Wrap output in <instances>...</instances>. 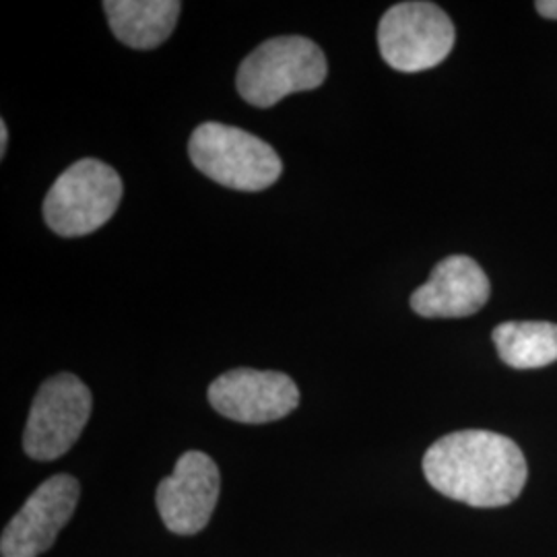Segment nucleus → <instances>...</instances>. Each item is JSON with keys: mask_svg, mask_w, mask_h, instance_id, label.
<instances>
[{"mask_svg": "<svg viewBox=\"0 0 557 557\" xmlns=\"http://www.w3.org/2000/svg\"><path fill=\"white\" fill-rule=\"evenodd\" d=\"M423 473L442 496L473 508L512 504L529 478L517 442L487 430H462L434 442Z\"/></svg>", "mask_w": 557, "mask_h": 557, "instance_id": "f257e3e1", "label": "nucleus"}, {"mask_svg": "<svg viewBox=\"0 0 557 557\" xmlns=\"http://www.w3.org/2000/svg\"><path fill=\"white\" fill-rule=\"evenodd\" d=\"M329 64L319 46L301 36L262 41L239 64L236 87L242 100L257 108L275 103L299 91H312L326 81Z\"/></svg>", "mask_w": 557, "mask_h": 557, "instance_id": "f03ea898", "label": "nucleus"}, {"mask_svg": "<svg viewBox=\"0 0 557 557\" xmlns=\"http://www.w3.org/2000/svg\"><path fill=\"white\" fill-rule=\"evenodd\" d=\"M188 153L207 178L242 193H260L283 172L281 158L269 143L221 122L197 126L188 140Z\"/></svg>", "mask_w": 557, "mask_h": 557, "instance_id": "7ed1b4c3", "label": "nucleus"}, {"mask_svg": "<svg viewBox=\"0 0 557 557\" xmlns=\"http://www.w3.org/2000/svg\"><path fill=\"white\" fill-rule=\"evenodd\" d=\"M119 172L94 158L73 163L44 199V220L62 238L94 234L114 218L122 200Z\"/></svg>", "mask_w": 557, "mask_h": 557, "instance_id": "20e7f679", "label": "nucleus"}, {"mask_svg": "<svg viewBox=\"0 0 557 557\" xmlns=\"http://www.w3.org/2000/svg\"><path fill=\"white\" fill-rule=\"evenodd\" d=\"M455 40L453 21L434 2H400L380 20V54L400 73L438 66L453 52Z\"/></svg>", "mask_w": 557, "mask_h": 557, "instance_id": "39448f33", "label": "nucleus"}, {"mask_svg": "<svg viewBox=\"0 0 557 557\" xmlns=\"http://www.w3.org/2000/svg\"><path fill=\"white\" fill-rule=\"evenodd\" d=\"M91 393L73 374L46 380L32 403L23 450L36 460L66 455L91 416Z\"/></svg>", "mask_w": 557, "mask_h": 557, "instance_id": "423d86ee", "label": "nucleus"}, {"mask_svg": "<svg viewBox=\"0 0 557 557\" xmlns=\"http://www.w3.org/2000/svg\"><path fill=\"white\" fill-rule=\"evenodd\" d=\"M79 502V481L71 475H54L21 506L0 539L2 557H38L48 552L60 529L75 515Z\"/></svg>", "mask_w": 557, "mask_h": 557, "instance_id": "0eeeda50", "label": "nucleus"}, {"mask_svg": "<svg viewBox=\"0 0 557 557\" xmlns=\"http://www.w3.org/2000/svg\"><path fill=\"white\" fill-rule=\"evenodd\" d=\"M221 478L215 460L199 450L184 453L156 494L165 527L176 535H197L209 522L220 498Z\"/></svg>", "mask_w": 557, "mask_h": 557, "instance_id": "6e6552de", "label": "nucleus"}, {"mask_svg": "<svg viewBox=\"0 0 557 557\" xmlns=\"http://www.w3.org/2000/svg\"><path fill=\"white\" fill-rule=\"evenodd\" d=\"M209 400L223 418L239 423H269L298 407L299 391L287 374L238 368L213 380Z\"/></svg>", "mask_w": 557, "mask_h": 557, "instance_id": "1a4fd4ad", "label": "nucleus"}, {"mask_svg": "<svg viewBox=\"0 0 557 557\" xmlns=\"http://www.w3.org/2000/svg\"><path fill=\"white\" fill-rule=\"evenodd\" d=\"M490 294V278L478 262L455 255L440 260L428 283L413 292L411 308L423 319H465L479 312Z\"/></svg>", "mask_w": 557, "mask_h": 557, "instance_id": "9d476101", "label": "nucleus"}, {"mask_svg": "<svg viewBox=\"0 0 557 557\" xmlns=\"http://www.w3.org/2000/svg\"><path fill=\"white\" fill-rule=\"evenodd\" d=\"M108 23L124 46L151 50L168 40L178 23V0H106Z\"/></svg>", "mask_w": 557, "mask_h": 557, "instance_id": "9b49d317", "label": "nucleus"}, {"mask_svg": "<svg viewBox=\"0 0 557 557\" xmlns=\"http://www.w3.org/2000/svg\"><path fill=\"white\" fill-rule=\"evenodd\" d=\"M492 338L499 359L515 370H535L557 361L554 322H502Z\"/></svg>", "mask_w": 557, "mask_h": 557, "instance_id": "f8f14e48", "label": "nucleus"}, {"mask_svg": "<svg viewBox=\"0 0 557 557\" xmlns=\"http://www.w3.org/2000/svg\"><path fill=\"white\" fill-rule=\"evenodd\" d=\"M539 15L547 20H557V0H541L535 4Z\"/></svg>", "mask_w": 557, "mask_h": 557, "instance_id": "ddd939ff", "label": "nucleus"}, {"mask_svg": "<svg viewBox=\"0 0 557 557\" xmlns=\"http://www.w3.org/2000/svg\"><path fill=\"white\" fill-rule=\"evenodd\" d=\"M7 145H9V128H7V122L0 120V156L7 153Z\"/></svg>", "mask_w": 557, "mask_h": 557, "instance_id": "4468645a", "label": "nucleus"}]
</instances>
